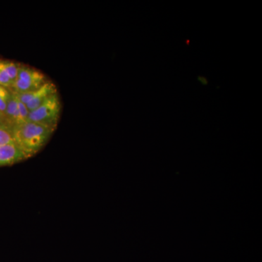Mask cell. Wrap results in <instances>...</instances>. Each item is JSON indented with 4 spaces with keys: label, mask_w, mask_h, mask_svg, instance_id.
<instances>
[{
    "label": "cell",
    "mask_w": 262,
    "mask_h": 262,
    "mask_svg": "<svg viewBox=\"0 0 262 262\" xmlns=\"http://www.w3.org/2000/svg\"><path fill=\"white\" fill-rule=\"evenodd\" d=\"M13 143L11 129L5 123H0V146Z\"/></svg>",
    "instance_id": "obj_7"
},
{
    "label": "cell",
    "mask_w": 262,
    "mask_h": 262,
    "mask_svg": "<svg viewBox=\"0 0 262 262\" xmlns=\"http://www.w3.org/2000/svg\"><path fill=\"white\" fill-rule=\"evenodd\" d=\"M61 111V102L58 92L51 95L35 110L29 112L27 121L36 122L55 129Z\"/></svg>",
    "instance_id": "obj_2"
},
{
    "label": "cell",
    "mask_w": 262,
    "mask_h": 262,
    "mask_svg": "<svg viewBox=\"0 0 262 262\" xmlns=\"http://www.w3.org/2000/svg\"><path fill=\"white\" fill-rule=\"evenodd\" d=\"M42 72L32 67L20 64L18 75L10 91L15 94L32 92L48 81Z\"/></svg>",
    "instance_id": "obj_3"
},
{
    "label": "cell",
    "mask_w": 262,
    "mask_h": 262,
    "mask_svg": "<svg viewBox=\"0 0 262 262\" xmlns=\"http://www.w3.org/2000/svg\"><path fill=\"white\" fill-rule=\"evenodd\" d=\"M0 123H5L4 122V117H3V115L0 113Z\"/></svg>",
    "instance_id": "obj_10"
},
{
    "label": "cell",
    "mask_w": 262,
    "mask_h": 262,
    "mask_svg": "<svg viewBox=\"0 0 262 262\" xmlns=\"http://www.w3.org/2000/svg\"><path fill=\"white\" fill-rule=\"evenodd\" d=\"M19 63L0 60V85L10 90L18 75Z\"/></svg>",
    "instance_id": "obj_5"
},
{
    "label": "cell",
    "mask_w": 262,
    "mask_h": 262,
    "mask_svg": "<svg viewBox=\"0 0 262 262\" xmlns=\"http://www.w3.org/2000/svg\"><path fill=\"white\" fill-rule=\"evenodd\" d=\"M198 80H199L202 84H204V85H206V84H208V80H207V79L205 78V77H198Z\"/></svg>",
    "instance_id": "obj_9"
},
{
    "label": "cell",
    "mask_w": 262,
    "mask_h": 262,
    "mask_svg": "<svg viewBox=\"0 0 262 262\" xmlns=\"http://www.w3.org/2000/svg\"><path fill=\"white\" fill-rule=\"evenodd\" d=\"M10 94H11V91L9 89L0 85V113L3 115V117H4L5 110H6Z\"/></svg>",
    "instance_id": "obj_8"
},
{
    "label": "cell",
    "mask_w": 262,
    "mask_h": 262,
    "mask_svg": "<svg viewBox=\"0 0 262 262\" xmlns=\"http://www.w3.org/2000/svg\"><path fill=\"white\" fill-rule=\"evenodd\" d=\"M56 85L51 81L48 80L40 88L25 94H16L17 97L22 103L27 106L29 112L35 110L42 104L51 95L56 94Z\"/></svg>",
    "instance_id": "obj_4"
},
{
    "label": "cell",
    "mask_w": 262,
    "mask_h": 262,
    "mask_svg": "<svg viewBox=\"0 0 262 262\" xmlns=\"http://www.w3.org/2000/svg\"><path fill=\"white\" fill-rule=\"evenodd\" d=\"M24 160L27 158L14 143L0 146V166L13 165Z\"/></svg>",
    "instance_id": "obj_6"
},
{
    "label": "cell",
    "mask_w": 262,
    "mask_h": 262,
    "mask_svg": "<svg viewBox=\"0 0 262 262\" xmlns=\"http://www.w3.org/2000/svg\"><path fill=\"white\" fill-rule=\"evenodd\" d=\"M13 143L27 159L34 156L47 144L55 129L31 121L10 127Z\"/></svg>",
    "instance_id": "obj_1"
}]
</instances>
